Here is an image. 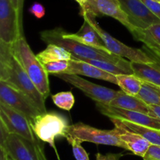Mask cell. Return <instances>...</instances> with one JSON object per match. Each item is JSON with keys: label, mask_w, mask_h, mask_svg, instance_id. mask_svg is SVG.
<instances>
[{"label": "cell", "mask_w": 160, "mask_h": 160, "mask_svg": "<svg viewBox=\"0 0 160 160\" xmlns=\"http://www.w3.org/2000/svg\"><path fill=\"white\" fill-rule=\"evenodd\" d=\"M0 80L31 97L42 113L46 112L45 100L36 88L12 51L10 44L0 42Z\"/></svg>", "instance_id": "1"}, {"label": "cell", "mask_w": 160, "mask_h": 160, "mask_svg": "<svg viewBox=\"0 0 160 160\" xmlns=\"http://www.w3.org/2000/svg\"><path fill=\"white\" fill-rule=\"evenodd\" d=\"M63 33L64 30L61 28L45 30L41 32V39L47 44H54L63 47L71 53L72 57L76 59L102 60L118 64H128L130 62L121 56L109 52L98 50L73 39L66 38Z\"/></svg>", "instance_id": "2"}, {"label": "cell", "mask_w": 160, "mask_h": 160, "mask_svg": "<svg viewBox=\"0 0 160 160\" xmlns=\"http://www.w3.org/2000/svg\"><path fill=\"white\" fill-rule=\"evenodd\" d=\"M11 48L15 57L35 85L36 88L47 99L50 94L48 74L37 55L33 53L24 36L20 37L15 42L11 44Z\"/></svg>", "instance_id": "3"}, {"label": "cell", "mask_w": 160, "mask_h": 160, "mask_svg": "<svg viewBox=\"0 0 160 160\" xmlns=\"http://www.w3.org/2000/svg\"><path fill=\"white\" fill-rule=\"evenodd\" d=\"M33 131L40 141L48 143L57 154L55 141L57 137H67L68 121L65 116L52 112L42 113L31 123ZM58 159L59 157L57 154Z\"/></svg>", "instance_id": "4"}, {"label": "cell", "mask_w": 160, "mask_h": 160, "mask_svg": "<svg viewBox=\"0 0 160 160\" xmlns=\"http://www.w3.org/2000/svg\"><path fill=\"white\" fill-rule=\"evenodd\" d=\"M81 15L84 17V20H87L96 30L98 34L101 37L104 45H106V47L110 53L121 56V57L128 58L129 61L145 63V64L156 62L144 50L128 46V45H125L123 42L112 37V35H110L109 33L104 31L98 25V22L95 20V17H94L93 15L89 13H82Z\"/></svg>", "instance_id": "5"}, {"label": "cell", "mask_w": 160, "mask_h": 160, "mask_svg": "<svg viewBox=\"0 0 160 160\" xmlns=\"http://www.w3.org/2000/svg\"><path fill=\"white\" fill-rule=\"evenodd\" d=\"M67 136L77 138L81 142L87 141L97 144L116 146L128 150V146L120 139L115 128L111 130H100L83 122H78L73 125H69L67 128Z\"/></svg>", "instance_id": "6"}, {"label": "cell", "mask_w": 160, "mask_h": 160, "mask_svg": "<svg viewBox=\"0 0 160 160\" xmlns=\"http://www.w3.org/2000/svg\"><path fill=\"white\" fill-rule=\"evenodd\" d=\"M0 102L22 113L32 123L42 111L28 94L0 80Z\"/></svg>", "instance_id": "7"}, {"label": "cell", "mask_w": 160, "mask_h": 160, "mask_svg": "<svg viewBox=\"0 0 160 160\" xmlns=\"http://www.w3.org/2000/svg\"><path fill=\"white\" fill-rule=\"evenodd\" d=\"M0 147L12 160H45L44 147L40 141L33 143L15 133H10Z\"/></svg>", "instance_id": "8"}, {"label": "cell", "mask_w": 160, "mask_h": 160, "mask_svg": "<svg viewBox=\"0 0 160 160\" xmlns=\"http://www.w3.org/2000/svg\"><path fill=\"white\" fill-rule=\"evenodd\" d=\"M0 120L6 125L10 133H15L33 143L40 141L34 134L31 123L26 116L2 102H0Z\"/></svg>", "instance_id": "9"}, {"label": "cell", "mask_w": 160, "mask_h": 160, "mask_svg": "<svg viewBox=\"0 0 160 160\" xmlns=\"http://www.w3.org/2000/svg\"><path fill=\"white\" fill-rule=\"evenodd\" d=\"M54 75L81 89L88 97L95 100V103L109 104L118 93V91L95 84L81 78L79 75L65 73L56 74Z\"/></svg>", "instance_id": "10"}, {"label": "cell", "mask_w": 160, "mask_h": 160, "mask_svg": "<svg viewBox=\"0 0 160 160\" xmlns=\"http://www.w3.org/2000/svg\"><path fill=\"white\" fill-rule=\"evenodd\" d=\"M89 13L94 17L108 16L118 20L130 31L134 27L130 23L128 17L118 3L112 0H87L85 5L81 8V14Z\"/></svg>", "instance_id": "11"}, {"label": "cell", "mask_w": 160, "mask_h": 160, "mask_svg": "<svg viewBox=\"0 0 160 160\" xmlns=\"http://www.w3.org/2000/svg\"><path fill=\"white\" fill-rule=\"evenodd\" d=\"M20 37L17 9L10 0H0V42L11 45Z\"/></svg>", "instance_id": "12"}, {"label": "cell", "mask_w": 160, "mask_h": 160, "mask_svg": "<svg viewBox=\"0 0 160 160\" xmlns=\"http://www.w3.org/2000/svg\"><path fill=\"white\" fill-rule=\"evenodd\" d=\"M96 107L102 114L109 119H122L143 126L160 130V119L149 115L139 111H129L106 104L96 103Z\"/></svg>", "instance_id": "13"}, {"label": "cell", "mask_w": 160, "mask_h": 160, "mask_svg": "<svg viewBox=\"0 0 160 160\" xmlns=\"http://www.w3.org/2000/svg\"><path fill=\"white\" fill-rule=\"evenodd\" d=\"M117 2L134 28L147 29L151 25L160 24L159 19L146 7L142 0H117Z\"/></svg>", "instance_id": "14"}, {"label": "cell", "mask_w": 160, "mask_h": 160, "mask_svg": "<svg viewBox=\"0 0 160 160\" xmlns=\"http://www.w3.org/2000/svg\"><path fill=\"white\" fill-rule=\"evenodd\" d=\"M65 74L84 75V76L101 79L117 85V76L115 75L102 70L96 66L92 65L86 61L75 59L73 57L69 61V67Z\"/></svg>", "instance_id": "15"}, {"label": "cell", "mask_w": 160, "mask_h": 160, "mask_svg": "<svg viewBox=\"0 0 160 160\" xmlns=\"http://www.w3.org/2000/svg\"><path fill=\"white\" fill-rule=\"evenodd\" d=\"M63 35L66 38L73 39L78 42H81V43L85 44V45L92 46L93 48L109 52L106 45H104L101 37L98 34L96 30L85 20L78 32L74 33V34H70V33H67L64 31Z\"/></svg>", "instance_id": "16"}, {"label": "cell", "mask_w": 160, "mask_h": 160, "mask_svg": "<svg viewBox=\"0 0 160 160\" xmlns=\"http://www.w3.org/2000/svg\"><path fill=\"white\" fill-rule=\"evenodd\" d=\"M120 139L128 146V151H131L135 155L143 158L151 144L145 137L138 133H134L130 130L120 126H115Z\"/></svg>", "instance_id": "17"}, {"label": "cell", "mask_w": 160, "mask_h": 160, "mask_svg": "<svg viewBox=\"0 0 160 160\" xmlns=\"http://www.w3.org/2000/svg\"><path fill=\"white\" fill-rule=\"evenodd\" d=\"M109 105L129 111H139L155 117L149 106L138 97L128 95L123 91H118L117 97L109 104Z\"/></svg>", "instance_id": "18"}, {"label": "cell", "mask_w": 160, "mask_h": 160, "mask_svg": "<svg viewBox=\"0 0 160 160\" xmlns=\"http://www.w3.org/2000/svg\"><path fill=\"white\" fill-rule=\"evenodd\" d=\"M133 73L143 80L156 86H160V64L158 62L139 63L131 61Z\"/></svg>", "instance_id": "19"}, {"label": "cell", "mask_w": 160, "mask_h": 160, "mask_svg": "<svg viewBox=\"0 0 160 160\" xmlns=\"http://www.w3.org/2000/svg\"><path fill=\"white\" fill-rule=\"evenodd\" d=\"M113 122L115 126H120L123 129L130 130L134 133H138L145 137L151 144L160 146V130L149 128V127L143 126L132 123L126 120H122L118 119H110Z\"/></svg>", "instance_id": "20"}, {"label": "cell", "mask_w": 160, "mask_h": 160, "mask_svg": "<svg viewBox=\"0 0 160 160\" xmlns=\"http://www.w3.org/2000/svg\"><path fill=\"white\" fill-rule=\"evenodd\" d=\"M42 64L58 61H70L72 54L63 47L54 44H48L46 48L37 54Z\"/></svg>", "instance_id": "21"}, {"label": "cell", "mask_w": 160, "mask_h": 160, "mask_svg": "<svg viewBox=\"0 0 160 160\" xmlns=\"http://www.w3.org/2000/svg\"><path fill=\"white\" fill-rule=\"evenodd\" d=\"M131 33L136 40L143 42L144 47L142 49L156 62L160 64V46L152 40L146 30L135 28Z\"/></svg>", "instance_id": "22"}, {"label": "cell", "mask_w": 160, "mask_h": 160, "mask_svg": "<svg viewBox=\"0 0 160 160\" xmlns=\"http://www.w3.org/2000/svg\"><path fill=\"white\" fill-rule=\"evenodd\" d=\"M117 85L122 91L131 96H136L139 93L144 81L134 74H120L117 75Z\"/></svg>", "instance_id": "23"}, {"label": "cell", "mask_w": 160, "mask_h": 160, "mask_svg": "<svg viewBox=\"0 0 160 160\" xmlns=\"http://www.w3.org/2000/svg\"><path fill=\"white\" fill-rule=\"evenodd\" d=\"M136 97L148 105L160 106V89L159 87L144 82L140 92Z\"/></svg>", "instance_id": "24"}, {"label": "cell", "mask_w": 160, "mask_h": 160, "mask_svg": "<svg viewBox=\"0 0 160 160\" xmlns=\"http://www.w3.org/2000/svg\"><path fill=\"white\" fill-rule=\"evenodd\" d=\"M52 101L58 108L66 111H70L75 103L73 94L70 91H63L52 96Z\"/></svg>", "instance_id": "25"}, {"label": "cell", "mask_w": 160, "mask_h": 160, "mask_svg": "<svg viewBox=\"0 0 160 160\" xmlns=\"http://www.w3.org/2000/svg\"><path fill=\"white\" fill-rule=\"evenodd\" d=\"M66 139L67 140L69 144L71 145L73 156L76 158V160H90L88 153L82 147V145H81L82 142L81 141L70 136H67Z\"/></svg>", "instance_id": "26"}, {"label": "cell", "mask_w": 160, "mask_h": 160, "mask_svg": "<svg viewBox=\"0 0 160 160\" xmlns=\"http://www.w3.org/2000/svg\"><path fill=\"white\" fill-rule=\"evenodd\" d=\"M69 61H58L48 62L43 64L45 71L48 74L56 75V74L65 73L69 67Z\"/></svg>", "instance_id": "27"}, {"label": "cell", "mask_w": 160, "mask_h": 160, "mask_svg": "<svg viewBox=\"0 0 160 160\" xmlns=\"http://www.w3.org/2000/svg\"><path fill=\"white\" fill-rule=\"evenodd\" d=\"M143 160H160V146L151 144Z\"/></svg>", "instance_id": "28"}, {"label": "cell", "mask_w": 160, "mask_h": 160, "mask_svg": "<svg viewBox=\"0 0 160 160\" xmlns=\"http://www.w3.org/2000/svg\"><path fill=\"white\" fill-rule=\"evenodd\" d=\"M145 30L152 40L160 46V24H155L151 25L149 28Z\"/></svg>", "instance_id": "29"}, {"label": "cell", "mask_w": 160, "mask_h": 160, "mask_svg": "<svg viewBox=\"0 0 160 160\" xmlns=\"http://www.w3.org/2000/svg\"><path fill=\"white\" fill-rule=\"evenodd\" d=\"M146 7L160 20V3L153 0H142Z\"/></svg>", "instance_id": "30"}, {"label": "cell", "mask_w": 160, "mask_h": 160, "mask_svg": "<svg viewBox=\"0 0 160 160\" xmlns=\"http://www.w3.org/2000/svg\"><path fill=\"white\" fill-rule=\"evenodd\" d=\"M29 11L31 13H32L36 18L40 19L43 17L45 14V7L42 6L41 3H34L32 6L30 7Z\"/></svg>", "instance_id": "31"}, {"label": "cell", "mask_w": 160, "mask_h": 160, "mask_svg": "<svg viewBox=\"0 0 160 160\" xmlns=\"http://www.w3.org/2000/svg\"><path fill=\"white\" fill-rule=\"evenodd\" d=\"M122 156H123L122 153H108L106 155H102L98 152L96 154V160H120Z\"/></svg>", "instance_id": "32"}, {"label": "cell", "mask_w": 160, "mask_h": 160, "mask_svg": "<svg viewBox=\"0 0 160 160\" xmlns=\"http://www.w3.org/2000/svg\"><path fill=\"white\" fill-rule=\"evenodd\" d=\"M24 0H18V9H17V16H18L19 27H20V31L22 36H23V8Z\"/></svg>", "instance_id": "33"}, {"label": "cell", "mask_w": 160, "mask_h": 160, "mask_svg": "<svg viewBox=\"0 0 160 160\" xmlns=\"http://www.w3.org/2000/svg\"><path fill=\"white\" fill-rule=\"evenodd\" d=\"M9 134H10V133L8 130L7 127L0 120V145L4 144Z\"/></svg>", "instance_id": "34"}, {"label": "cell", "mask_w": 160, "mask_h": 160, "mask_svg": "<svg viewBox=\"0 0 160 160\" xmlns=\"http://www.w3.org/2000/svg\"><path fill=\"white\" fill-rule=\"evenodd\" d=\"M148 106L155 117L160 119V106H157V105H148Z\"/></svg>", "instance_id": "35"}, {"label": "cell", "mask_w": 160, "mask_h": 160, "mask_svg": "<svg viewBox=\"0 0 160 160\" xmlns=\"http://www.w3.org/2000/svg\"><path fill=\"white\" fill-rule=\"evenodd\" d=\"M11 3H12V6H13V7L15 8L16 9H18V0H10Z\"/></svg>", "instance_id": "36"}, {"label": "cell", "mask_w": 160, "mask_h": 160, "mask_svg": "<svg viewBox=\"0 0 160 160\" xmlns=\"http://www.w3.org/2000/svg\"><path fill=\"white\" fill-rule=\"evenodd\" d=\"M75 1H76L77 3L80 5V6H81V7H83L84 5H85L87 0H75Z\"/></svg>", "instance_id": "37"}, {"label": "cell", "mask_w": 160, "mask_h": 160, "mask_svg": "<svg viewBox=\"0 0 160 160\" xmlns=\"http://www.w3.org/2000/svg\"><path fill=\"white\" fill-rule=\"evenodd\" d=\"M6 160H12V158H9V156H7V159H6Z\"/></svg>", "instance_id": "38"}, {"label": "cell", "mask_w": 160, "mask_h": 160, "mask_svg": "<svg viewBox=\"0 0 160 160\" xmlns=\"http://www.w3.org/2000/svg\"><path fill=\"white\" fill-rule=\"evenodd\" d=\"M112 1L115 2V3H118V2H117V0H112ZM118 4H119V3H118Z\"/></svg>", "instance_id": "39"}, {"label": "cell", "mask_w": 160, "mask_h": 160, "mask_svg": "<svg viewBox=\"0 0 160 160\" xmlns=\"http://www.w3.org/2000/svg\"><path fill=\"white\" fill-rule=\"evenodd\" d=\"M153 1H156V2H158V3H160V0H153Z\"/></svg>", "instance_id": "40"}, {"label": "cell", "mask_w": 160, "mask_h": 160, "mask_svg": "<svg viewBox=\"0 0 160 160\" xmlns=\"http://www.w3.org/2000/svg\"><path fill=\"white\" fill-rule=\"evenodd\" d=\"M158 87H159V89H160V86H158Z\"/></svg>", "instance_id": "41"}, {"label": "cell", "mask_w": 160, "mask_h": 160, "mask_svg": "<svg viewBox=\"0 0 160 160\" xmlns=\"http://www.w3.org/2000/svg\"><path fill=\"white\" fill-rule=\"evenodd\" d=\"M45 160H47V158H46V159H45Z\"/></svg>", "instance_id": "42"}]
</instances>
